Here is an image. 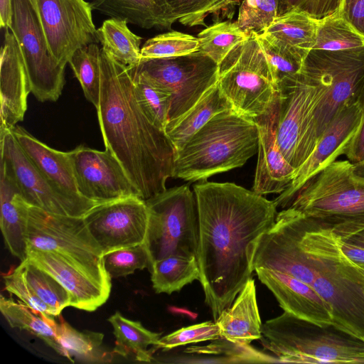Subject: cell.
<instances>
[{
	"label": "cell",
	"instance_id": "ab89813d",
	"mask_svg": "<svg viewBox=\"0 0 364 364\" xmlns=\"http://www.w3.org/2000/svg\"><path fill=\"white\" fill-rule=\"evenodd\" d=\"M176 20L187 26H206L210 15H219L240 4L241 0H166Z\"/></svg>",
	"mask_w": 364,
	"mask_h": 364
},
{
	"label": "cell",
	"instance_id": "2e32d148",
	"mask_svg": "<svg viewBox=\"0 0 364 364\" xmlns=\"http://www.w3.org/2000/svg\"><path fill=\"white\" fill-rule=\"evenodd\" d=\"M83 218L103 255L145 243L149 210L146 201L139 197L99 205Z\"/></svg>",
	"mask_w": 364,
	"mask_h": 364
},
{
	"label": "cell",
	"instance_id": "8d00e7d4",
	"mask_svg": "<svg viewBox=\"0 0 364 364\" xmlns=\"http://www.w3.org/2000/svg\"><path fill=\"white\" fill-rule=\"evenodd\" d=\"M130 74L136 100L143 113L153 124L166 132L171 106V93L143 77Z\"/></svg>",
	"mask_w": 364,
	"mask_h": 364
},
{
	"label": "cell",
	"instance_id": "f1b7e54d",
	"mask_svg": "<svg viewBox=\"0 0 364 364\" xmlns=\"http://www.w3.org/2000/svg\"><path fill=\"white\" fill-rule=\"evenodd\" d=\"M57 334L65 353L64 357L72 363L75 360L86 363L112 362L114 353L103 346L102 333L90 331H77L60 317Z\"/></svg>",
	"mask_w": 364,
	"mask_h": 364
},
{
	"label": "cell",
	"instance_id": "bcb514c9",
	"mask_svg": "<svg viewBox=\"0 0 364 364\" xmlns=\"http://www.w3.org/2000/svg\"><path fill=\"white\" fill-rule=\"evenodd\" d=\"M343 2V0H280L279 14L296 8L320 20L341 9Z\"/></svg>",
	"mask_w": 364,
	"mask_h": 364
},
{
	"label": "cell",
	"instance_id": "836d02e7",
	"mask_svg": "<svg viewBox=\"0 0 364 364\" xmlns=\"http://www.w3.org/2000/svg\"><path fill=\"white\" fill-rule=\"evenodd\" d=\"M254 36L268 61L277 87L282 82L300 74L307 55L267 33Z\"/></svg>",
	"mask_w": 364,
	"mask_h": 364
},
{
	"label": "cell",
	"instance_id": "ee69618b",
	"mask_svg": "<svg viewBox=\"0 0 364 364\" xmlns=\"http://www.w3.org/2000/svg\"><path fill=\"white\" fill-rule=\"evenodd\" d=\"M2 277L5 289L10 294L17 296L21 301L36 312L54 316L52 309L36 296L26 282L21 263L4 273Z\"/></svg>",
	"mask_w": 364,
	"mask_h": 364
},
{
	"label": "cell",
	"instance_id": "4dcf8cb0",
	"mask_svg": "<svg viewBox=\"0 0 364 364\" xmlns=\"http://www.w3.org/2000/svg\"><path fill=\"white\" fill-rule=\"evenodd\" d=\"M317 20L293 8L279 14L264 31L308 55L316 43Z\"/></svg>",
	"mask_w": 364,
	"mask_h": 364
},
{
	"label": "cell",
	"instance_id": "5bb4252c",
	"mask_svg": "<svg viewBox=\"0 0 364 364\" xmlns=\"http://www.w3.org/2000/svg\"><path fill=\"white\" fill-rule=\"evenodd\" d=\"M53 58L65 67L78 48L98 41L91 4L85 0H29Z\"/></svg>",
	"mask_w": 364,
	"mask_h": 364
},
{
	"label": "cell",
	"instance_id": "7c38bea8",
	"mask_svg": "<svg viewBox=\"0 0 364 364\" xmlns=\"http://www.w3.org/2000/svg\"><path fill=\"white\" fill-rule=\"evenodd\" d=\"M0 150L1 164L31 205L54 214L84 217L101 205L72 197L54 186L27 156L11 130L0 132Z\"/></svg>",
	"mask_w": 364,
	"mask_h": 364
},
{
	"label": "cell",
	"instance_id": "f907efd6",
	"mask_svg": "<svg viewBox=\"0 0 364 364\" xmlns=\"http://www.w3.org/2000/svg\"><path fill=\"white\" fill-rule=\"evenodd\" d=\"M13 0H0V26L11 29L13 23Z\"/></svg>",
	"mask_w": 364,
	"mask_h": 364
},
{
	"label": "cell",
	"instance_id": "8992f818",
	"mask_svg": "<svg viewBox=\"0 0 364 364\" xmlns=\"http://www.w3.org/2000/svg\"><path fill=\"white\" fill-rule=\"evenodd\" d=\"M23 224L27 251L57 252L107 290H111L112 279L104 266L103 252L83 217L54 214L28 204Z\"/></svg>",
	"mask_w": 364,
	"mask_h": 364
},
{
	"label": "cell",
	"instance_id": "ba28073f",
	"mask_svg": "<svg viewBox=\"0 0 364 364\" xmlns=\"http://www.w3.org/2000/svg\"><path fill=\"white\" fill-rule=\"evenodd\" d=\"M218 85L235 111L253 119L267 113L279 95L254 36L235 46L218 65Z\"/></svg>",
	"mask_w": 364,
	"mask_h": 364
},
{
	"label": "cell",
	"instance_id": "603a6c76",
	"mask_svg": "<svg viewBox=\"0 0 364 364\" xmlns=\"http://www.w3.org/2000/svg\"><path fill=\"white\" fill-rule=\"evenodd\" d=\"M220 338L247 346L262 338V326L257 301L255 280L250 278L232 305L224 309L215 321Z\"/></svg>",
	"mask_w": 364,
	"mask_h": 364
},
{
	"label": "cell",
	"instance_id": "cb8c5ba5",
	"mask_svg": "<svg viewBox=\"0 0 364 364\" xmlns=\"http://www.w3.org/2000/svg\"><path fill=\"white\" fill-rule=\"evenodd\" d=\"M0 225L5 245L14 257L23 261L27 259L23 213L29 203L2 164L0 166Z\"/></svg>",
	"mask_w": 364,
	"mask_h": 364
},
{
	"label": "cell",
	"instance_id": "e0dca14e",
	"mask_svg": "<svg viewBox=\"0 0 364 364\" xmlns=\"http://www.w3.org/2000/svg\"><path fill=\"white\" fill-rule=\"evenodd\" d=\"M362 117L361 98L344 103L318 138L306 161L296 169L289 187L274 200L277 207L287 208L299 190L329 164L344 155L355 135Z\"/></svg>",
	"mask_w": 364,
	"mask_h": 364
},
{
	"label": "cell",
	"instance_id": "3957f363",
	"mask_svg": "<svg viewBox=\"0 0 364 364\" xmlns=\"http://www.w3.org/2000/svg\"><path fill=\"white\" fill-rule=\"evenodd\" d=\"M257 149L255 120L233 109L221 112L176 152L173 178L189 182L205 181L242 166Z\"/></svg>",
	"mask_w": 364,
	"mask_h": 364
},
{
	"label": "cell",
	"instance_id": "52a82bcc",
	"mask_svg": "<svg viewBox=\"0 0 364 364\" xmlns=\"http://www.w3.org/2000/svg\"><path fill=\"white\" fill-rule=\"evenodd\" d=\"M149 223L145 241L151 266L172 255L197 257L199 239L196 195L189 185L175 186L145 200Z\"/></svg>",
	"mask_w": 364,
	"mask_h": 364
},
{
	"label": "cell",
	"instance_id": "ffe728a7",
	"mask_svg": "<svg viewBox=\"0 0 364 364\" xmlns=\"http://www.w3.org/2000/svg\"><path fill=\"white\" fill-rule=\"evenodd\" d=\"M254 271L284 311L322 326L333 324L329 305L312 286L271 269L255 267Z\"/></svg>",
	"mask_w": 364,
	"mask_h": 364
},
{
	"label": "cell",
	"instance_id": "44dd1931",
	"mask_svg": "<svg viewBox=\"0 0 364 364\" xmlns=\"http://www.w3.org/2000/svg\"><path fill=\"white\" fill-rule=\"evenodd\" d=\"M27 259L51 274L65 288L70 295L72 307L93 311L109 296L110 291L57 252L28 250Z\"/></svg>",
	"mask_w": 364,
	"mask_h": 364
},
{
	"label": "cell",
	"instance_id": "f35d334b",
	"mask_svg": "<svg viewBox=\"0 0 364 364\" xmlns=\"http://www.w3.org/2000/svg\"><path fill=\"white\" fill-rule=\"evenodd\" d=\"M199 50V41L190 34L171 31L148 39L141 48V60L168 58Z\"/></svg>",
	"mask_w": 364,
	"mask_h": 364
},
{
	"label": "cell",
	"instance_id": "4316f807",
	"mask_svg": "<svg viewBox=\"0 0 364 364\" xmlns=\"http://www.w3.org/2000/svg\"><path fill=\"white\" fill-rule=\"evenodd\" d=\"M0 311L11 327L31 333L65 356L57 334L58 322L54 316L36 312L22 301L3 295L0 296Z\"/></svg>",
	"mask_w": 364,
	"mask_h": 364
},
{
	"label": "cell",
	"instance_id": "d4e9b609",
	"mask_svg": "<svg viewBox=\"0 0 364 364\" xmlns=\"http://www.w3.org/2000/svg\"><path fill=\"white\" fill-rule=\"evenodd\" d=\"M93 10L145 29L171 30L176 20L166 0H92Z\"/></svg>",
	"mask_w": 364,
	"mask_h": 364
},
{
	"label": "cell",
	"instance_id": "9a60e30c",
	"mask_svg": "<svg viewBox=\"0 0 364 364\" xmlns=\"http://www.w3.org/2000/svg\"><path fill=\"white\" fill-rule=\"evenodd\" d=\"M78 193L99 204L139 197L122 164L108 149L98 151L83 145L71 151Z\"/></svg>",
	"mask_w": 364,
	"mask_h": 364
},
{
	"label": "cell",
	"instance_id": "60d3db41",
	"mask_svg": "<svg viewBox=\"0 0 364 364\" xmlns=\"http://www.w3.org/2000/svg\"><path fill=\"white\" fill-rule=\"evenodd\" d=\"M280 0H243L237 22L250 36L264 33L279 12Z\"/></svg>",
	"mask_w": 364,
	"mask_h": 364
},
{
	"label": "cell",
	"instance_id": "b9f144b4",
	"mask_svg": "<svg viewBox=\"0 0 364 364\" xmlns=\"http://www.w3.org/2000/svg\"><path fill=\"white\" fill-rule=\"evenodd\" d=\"M105 268L111 277H127L137 269L150 267L149 256L145 244L117 249L103 255Z\"/></svg>",
	"mask_w": 364,
	"mask_h": 364
},
{
	"label": "cell",
	"instance_id": "e575fe53",
	"mask_svg": "<svg viewBox=\"0 0 364 364\" xmlns=\"http://www.w3.org/2000/svg\"><path fill=\"white\" fill-rule=\"evenodd\" d=\"M70 64L86 99L98 108L101 92L100 48L96 43L77 49Z\"/></svg>",
	"mask_w": 364,
	"mask_h": 364
},
{
	"label": "cell",
	"instance_id": "db71d44e",
	"mask_svg": "<svg viewBox=\"0 0 364 364\" xmlns=\"http://www.w3.org/2000/svg\"><path fill=\"white\" fill-rule=\"evenodd\" d=\"M356 169H357V171L361 174V175H363L364 176V166L363 167H357L356 166Z\"/></svg>",
	"mask_w": 364,
	"mask_h": 364
},
{
	"label": "cell",
	"instance_id": "d590c367",
	"mask_svg": "<svg viewBox=\"0 0 364 364\" xmlns=\"http://www.w3.org/2000/svg\"><path fill=\"white\" fill-rule=\"evenodd\" d=\"M250 37L237 21L218 22L198 33L199 50L219 65L235 46Z\"/></svg>",
	"mask_w": 364,
	"mask_h": 364
},
{
	"label": "cell",
	"instance_id": "ac0fdd59",
	"mask_svg": "<svg viewBox=\"0 0 364 364\" xmlns=\"http://www.w3.org/2000/svg\"><path fill=\"white\" fill-rule=\"evenodd\" d=\"M31 92L20 46L11 29H5L0 55V132L11 130L23 120Z\"/></svg>",
	"mask_w": 364,
	"mask_h": 364
},
{
	"label": "cell",
	"instance_id": "816d5d0a",
	"mask_svg": "<svg viewBox=\"0 0 364 364\" xmlns=\"http://www.w3.org/2000/svg\"><path fill=\"white\" fill-rule=\"evenodd\" d=\"M342 240L349 244L364 248V229Z\"/></svg>",
	"mask_w": 364,
	"mask_h": 364
},
{
	"label": "cell",
	"instance_id": "f546056e",
	"mask_svg": "<svg viewBox=\"0 0 364 364\" xmlns=\"http://www.w3.org/2000/svg\"><path fill=\"white\" fill-rule=\"evenodd\" d=\"M126 20L110 18L97 29L102 48L116 61L127 68L137 66L141 60L142 38L133 33Z\"/></svg>",
	"mask_w": 364,
	"mask_h": 364
},
{
	"label": "cell",
	"instance_id": "9c48e42d",
	"mask_svg": "<svg viewBox=\"0 0 364 364\" xmlns=\"http://www.w3.org/2000/svg\"><path fill=\"white\" fill-rule=\"evenodd\" d=\"M278 90L276 142L285 159L297 169L316 145V111L326 92L299 75L279 83Z\"/></svg>",
	"mask_w": 364,
	"mask_h": 364
},
{
	"label": "cell",
	"instance_id": "5b68a950",
	"mask_svg": "<svg viewBox=\"0 0 364 364\" xmlns=\"http://www.w3.org/2000/svg\"><path fill=\"white\" fill-rule=\"evenodd\" d=\"M288 207L346 238L364 229V176L350 161L336 160L307 181Z\"/></svg>",
	"mask_w": 364,
	"mask_h": 364
},
{
	"label": "cell",
	"instance_id": "277c9868",
	"mask_svg": "<svg viewBox=\"0 0 364 364\" xmlns=\"http://www.w3.org/2000/svg\"><path fill=\"white\" fill-rule=\"evenodd\" d=\"M262 345L279 363H364V340L333 324L322 326L284 311L262 326Z\"/></svg>",
	"mask_w": 364,
	"mask_h": 364
},
{
	"label": "cell",
	"instance_id": "8fae6325",
	"mask_svg": "<svg viewBox=\"0 0 364 364\" xmlns=\"http://www.w3.org/2000/svg\"><path fill=\"white\" fill-rule=\"evenodd\" d=\"M171 95L169 122L183 116L218 80V64L200 50L178 57L151 59L128 68Z\"/></svg>",
	"mask_w": 364,
	"mask_h": 364
},
{
	"label": "cell",
	"instance_id": "d6986e66",
	"mask_svg": "<svg viewBox=\"0 0 364 364\" xmlns=\"http://www.w3.org/2000/svg\"><path fill=\"white\" fill-rule=\"evenodd\" d=\"M278 108L279 95L271 109L255 119L258 129V157L252 191L261 196L284 192L296 171L276 142Z\"/></svg>",
	"mask_w": 364,
	"mask_h": 364
},
{
	"label": "cell",
	"instance_id": "f5cc1de1",
	"mask_svg": "<svg viewBox=\"0 0 364 364\" xmlns=\"http://www.w3.org/2000/svg\"><path fill=\"white\" fill-rule=\"evenodd\" d=\"M359 267V281L364 291V269Z\"/></svg>",
	"mask_w": 364,
	"mask_h": 364
},
{
	"label": "cell",
	"instance_id": "4fadbf2b",
	"mask_svg": "<svg viewBox=\"0 0 364 364\" xmlns=\"http://www.w3.org/2000/svg\"><path fill=\"white\" fill-rule=\"evenodd\" d=\"M11 28L22 52L31 90L40 102H55L65 85V67L51 55L29 0H13Z\"/></svg>",
	"mask_w": 364,
	"mask_h": 364
},
{
	"label": "cell",
	"instance_id": "74e56055",
	"mask_svg": "<svg viewBox=\"0 0 364 364\" xmlns=\"http://www.w3.org/2000/svg\"><path fill=\"white\" fill-rule=\"evenodd\" d=\"M26 282L36 296L53 311L55 316L70 306V295L51 274L39 268L28 259L21 261Z\"/></svg>",
	"mask_w": 364,
	"mask_h": 364
},
{
	"label": "cell",
	"instance_id": "f6af8a7d",
	"mask_svg": "<svg viewBox=\"0 0 364 364\" xmlns=\"http://www.w3.org/2000/svg\"><path fill=\"white\" fill-rule=\"evenodd\" d=\"M215 342L203 348H189L187 350L190 352H198L200 353L223 354L236 358L251 359L252 362H274L269 357L259 353L258 351L250 348L249 345H240L230 342L225 338H220L215 340Z\"/></svg>",
	"mask_w": 364,
	"mask_h": 364
},
{
	"label": "cell",
	"instance_id": "7402d4cb",
	"mask_svg": "<svg viewBox=\"0 0 364 364\" xmlns=\"http://www.w3.org/2000/svg\"><path fill=\"white\" fill-rule=\"evenodd\" d=\"M11 132L27 156L54 186L72 197L85 198L77 191L71 151L50 148L18 125Z\"/></svg>",
	"mask_w": 364,
	"mask_h": 364
},
{
	"label": "cell",
	"instance_id": "7a4b0ae2",
	"mask_svg": "<svg viewBox=\"0 0 364 364\" xmlns=\"http://www.w3.org/2000/svg\"><path fill=\"white\" fill-rule=\"evenodd\" d=\"M100 65L97 111L105 149L119 161L146 200L166 189L177 151L166 132L153 124L139 106L128 68L102 48Z\"/></svg>",
	"mask_w": 364,
	"mask_h": 364
},
{
	"label": "cell",
	"instance_id": "1f68e13d",
	"mask_svg": "<svg viewBox=\"0 0 364 364\" xmlns=\"http://www.w3.org/2000/svg\"><path fill=\"white\" fill-rule=\"evenodd\" d=\"M154 291L171 294L200 278L196 257L172 255L158 260L149 269Z\"/></svg>",
	"mask_w": 364,
	"mask_h": 364
},
{
	"label": "cell",
	"instance_id": "7dc6e473",
	"mask_svg": "<svg viewBox=\"0 0 364 364\" xmlns=\"http://www.w3.org/2000/svg\"><path fill=\"white\" fill-rule=\"evenodd\" d=\"M362 117L360 127L348 144L344 155L348 160L355 164L356 166H364V94L361 98Z\"/></svg>",
	"mask_w": 364,
	"mask_h": 364
},
{
	"label": "cell",
	"instance_id": "484cf974",
	"mask_svg": "<svg viewBox=\"0 0 364 364\" xmlns=\"http://www.w3.org/2000/svg\"><path fill=\"white\" fill-rule=\"evenodd\" d=\"M230 109H232V105L217 82L183 116L174 122L168 124L166 133L178 151L214 116Z\"/></svg>",
	"mask_w": 364,
	"mask_h": 364
},
{
	"label": "cell",
	"instance_id": "7bdbcfd3",
	"mask_svg": "<svg viewBox=\"0 0 364 364\" xmlns=\"http://www.w3.org/2000/svg\"><path fill=\"white\" fill-rule=\"evenodd\" d=\"M220 338V328L213 321L181 328L161 337L158 348L170 350L189 343L215 341Z\"/></svg>",
	"mask_w": 364,
	"mask_h": 364
},
{
	"label": "cell",
	"instance_id": "681fc988",
	"mask_svg": "<svg viewBox=\"0 0 364 364\" xmlns=\"http://www.w3.org/2000/svg\"><path fill=\"white\" fill-rule=\"evenodd\" d=\"M338 240L343 253L352 262L364 269V248L343 241L338 235Z\"/></svg>",
	"mask_w": 364,
	"mask_h": 364
},
{
	"label": "cell",
	"instance_id": "c3c4849f",
	"mask_svg": "<svg viewBox=\"0 0 364 364\" xmlns=\"http://www.w3.org/2000/svg\"><path fill=\"white\" fill-rule=\"evenodd\" d=\"M340 10L344 17L364 36V0H343Z\"/></svg>",
	"mask_w": 364,
	"mask_h": 364
},
{
	"label": "cell",
	"instance_id": "30bf717a",
	"mask_svg": "<svg viewBox=\"0 0 364 364\" xmlns=\"http://www.w3.org/2000/svg\"><path fill=\"white\" fill-rule=\"evenodd\" d=\"M299 75L326 92L316 111L320 136L344 103L364 94V48L341 51L312 49Z\"/></svg>",
	"mask_w": 364,
	"mask_h": 364
},
{
	"label": "cell",
	"instance_id": "d6a6232c",
	"mask_svg": "<svg viewBox=\"0 0 364 364\" xmlns=\"http://www.w3.org/2000/svg\"><path fill=\"white\" fill-rule=\"evenodd\" d=\"M360 48H364V36L344 17L340 9L317 20L313 49L341 51Z\"/></svg>",
	"mask_w": 364,
	"mask_h": 364
},
{
	"label": "cell",
	"instance_id": "83f0119b",
	"mask_svg": "<svg viewBox=\"0 0 364 364\" xmlns=\"http://www.w3.org/2000/svg\"><path fill=\"white\" fill-rule=\"evenodd\" d=\"M108 321L115 337L114 354L132 356L140 362H151L152 354L158 349L161 333L151 331L137 321L123 316L119 312L112 315Z\"/></svg>",
	"mask_w": 364,
	"mask_h": 364
},
{
	"label": "cell",
	"instance_id": "6da1fadb",
	"mask_svg": "<svg viewBox=\"0 0 364 364\" xmlns=\"http://www.w3.org/2000/svg\"><path fill=\"white\" fill-rule=\"evenodd\" d=\"M193 191L199 281L215 321L252 278L257 243L274 225L277 207L274 200L233 183L202 181Z\"/></svg>",
	"mask_w": 364,
	"mask_h": 364
}]
</instances>
